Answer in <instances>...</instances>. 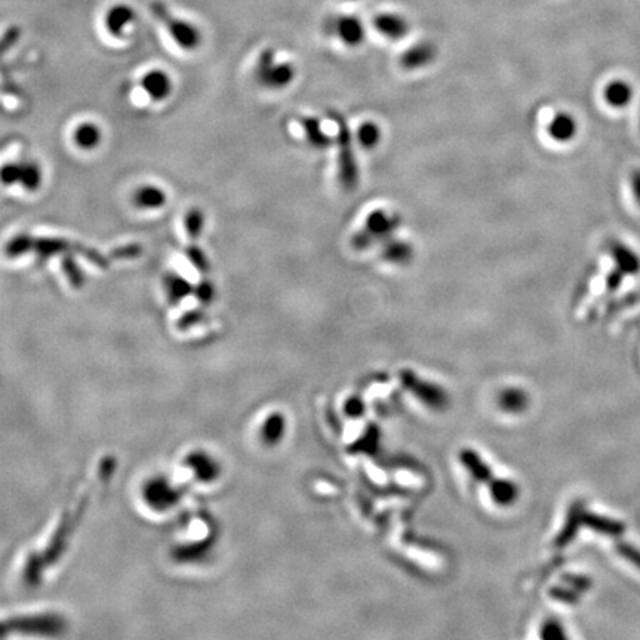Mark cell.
I'll return each mask as SVG.
<instances>
[{
  "instance_id": "obj_1",
  "label": "cell",
  "mask_w": 640,
  "mask_h": 640,
  "mask_svg": "<svg viewBox=\"0 0 640 640\" xmlns=\"http://www.w3.org/2000/svg\"><path fill=\"white\" fill-rule=\"evenodd\" d=\"M75 246L76 244H73V241L63 240V239H33L29 236H20L10 241V244L8 245L6 252L10 257H18V255H22V253H29V252L40 253L42 257H51L54 255V253H64L68 251H76L80 253V255H84L91 262L98 264L101 265V267H107L108 262L113 260V258H105L104 255H101L100 252L83 248L82 245L73 249Z\"/></svg>"
},
{
  "instance_id": "obj_2",
  "label": "cell",
  "mask_w": 640,
  "mask_h": 640,
  "mask_svg": "<svg viewBox=\"0 0 640 640\" xmlns=\"http://www.w3.org/2000/svg\"><path fill=\"white\" fill-rule=\"evenodd\" d=\"M257 76L265 88L282 89L294 80L295 70L289 63H276L271 52H267L260 58Z\"/></svg>"
},
{
  "instance_id": "obj_3",
  "label": "cell",
  "mask_w": 640,
  "mask_h": 640,
  "mask_svg": "<svg viewBox=\"0 0 640 640\" xmlns=\"http://www.w3.org/2000/svg\"><path fill=\"white\" fill-rule=\"evenodd\" d=\"M549 137L558 144H570L579 134L578 119L570 112H559L547 125Z\"/></svg>"
},
{
  "instance_id": "obj_4",
  "label": "cell",
  "mask_w": 640,
  "mask_h": 640,
  "mask_svg": "<svg viewBox=\"0 0 640 640\" xmlns=\"http://www.w3.org/2000/svg\"><path fill=\"white\" fill-rule=\"evenodd\" d=\"M603 101L613 110H624L634 100V87L625 79L609 80L602 91Z\"/></svg>"
},
{
  "instance_id": "obj_5",
  "label": "cell",
  "mask_w": 640,
  "mask_h": 640,
  "mask_svg": "<svg viewBox=\"0 0 640 640\" xmlns=\"http://www.w3.org/2000/svg\"><path fill=\"white\" fill-rule=\"evenodd\" d=\"M396 224L397 221L393 215L384 212V211L373 212L369 216V220L366 221V232H365L366 237H360V239H364L368 244L369 239H380L382 236L392 237L390 235H393Z\"/></svg>"
},
{
  "instance_id": "obj_6",
  "label": "cell",
  "mask_w": 640,
  "mask_h": 640,
  "mask_svg": "<svg viewBox=\"0 0 640 640\" xmlns=\"http://www.w3.org/2000/svg\"><path fill=\"white\" fill-rule=\"evenodd\" d=\"M141 84L144 91H146L150 95V98H153L154 101H162L168 98L169 92L172 89L171 79L161 70L151 71V73L144 76Z\"/></svg>"
},
{
  "instance_id": "obj_7",
  "label": "cell",
  "mask_w": 640,
  "mask_h": 640,
  "mask_svg": "<svg viewBox=\"0 0 640 640\" xmlns=\"http://www.w3.org/2000/svg\"><path fill=\"white\" fill-rule=\"evenodd\" d=\"M612 258L624 274H637L640 271V255L630 246L617 245L612 249Z\"/></svg>"
},
{
  "instance_id": "obj_8",
  "label": "cell",
  "mask_w": 640,
  "mask_h": 640,
  "mask_svg": "<svg viewBox=\"0 0 640 640\" xmlns=\"http://www.w3.org/2000/svg\"><path fill=\"white\" fill-rule=\"evenodd\" d=\"M134 202L142 209H158L166 203V195L159 187L144 186L137 190Z\"/></svg>"
},
{
  "instance_id": "obj_9",
  "label": "cell",
  "mask_w": 640,
  "mask_h": 640,
  "mask_svg": "<svg viewBox=\"0 0 640 640\" xmlns=\"http://www.w3.org/2000/svg\"><path fill=\"white\" fill-rule=\"evenodd\" d=\"M163 286L166 291V297L169 299V303L177 304L183 299L186 295L193 292L191 285L184 281L183 277H179L174 273H168L163 279Z\"/></svg>"
},
{
  "instance_id": "obj_10",
  "label": "cell",
  "mask_w": 640,
  "mask_h": 640,
  "mask_svg": "<svg viewBox=\"0 0 640 640\" xmlns=\"http://www.w3.org/2000/svg\"><path fill=\"white\" fill-rule=\"evenodd\" d=\"M336 33L347 45H357L364 39V27L356 18H341L336 22Z\"/></svg>"
},
{
  "instance_id": "obj_11",
  "label": "cell",
  "mask_w": 640,
  "mask_h": 640,
  "mask_svg": "<svg viewBox=\"0 0 640 640\" xmlns=\"http://www.w3.org/2000/svg\"><path fill=\"white\" fill-rule=\"evenodd\" d=\"M434 58V50L430 45H418L403 55V66L406 68H419L430 64Z\"/></svg>"
},
{
  "instance_id": "obj_12",
  "label": "cell",
  "mask_w": 640,
  "mask_h": 640,
  "mask_svg": "<svg viewBox=\"0 0 640 640\" xmlns=\"http://www.w3.org/2000/svg\"><path fill=\"white\" fill-rule=\"evenodd\" d=\"M75 141L83 150H92L101 141V131L94 124H83L75 132Z\"/></svg>"
},
{
  "instance_id": "obj_13",
  "label": "cell",
  "mask_w": 640,
  "mask_h": 640,
  "mask_svg": "<svg viewBox=\"0 0 640 640\" xmlns=\"http://www.w3.org/2000/svg\"><path fill=\"white\" fill-rule=\"evenodd\" d=\"M377 29L384 33L387 38L399 39L402 34L406 33V22L405 20L396 17V15H384L377 20Z\"/></svg>"
},
{
  "instance_id": "obj_14",
  "label": "cell",
  "mask_w": 640,
  "mask_h": 640,
  "mask_svg": "<svg viewBox=\"0 0 640 640\" xmlns=\"http://www.w3.org/2000/svg\"><path fill=\"white\" fill-rule=\"evenodd\" d=\"M24 188L29 191L38 190L42 184V171L36 163H24L21 172V183Z\"/></svg>"
},
{
  "instance_id": "obj_15",
  "label": "cell",
  "mask_w": 640,
  "mask_h": 640,
  "mask_svg": "<svg viewBox=\"0 0 640 640\" xmlns=\"http://www.w3.org/2000/svg\"><path fill=\"white\" fill-rule=\"evenodd\" d=\"M385 257L390 260V262L403 264L412 257V249H410V246L405 244V241L390 240V244L385 248Z\"/></svg>"
},
{
  "instance_id": "obj_16",
  "label": "cell",
  "mask_w": 640,
  "mask_h": 640,
  "mask_svg": "<svg viewBox=\"0 0 640 640\" xmlns=\"http://www.w3.org/2000/svg\"><path fill=\"white\" fill-rule=\"evenodd\" d=\"M381 140V129L372 122L365 124L359 129V141L364 147L372 149L375 147Z\"/></svg>"
},
{
  "instance_id": "obj_17",
  "label": "cell",
  "mask_w": 640,
  "mask_h": 640,
  "mask_svg": "<svg viewBox=\"0 0 640 640\" xmlns=\"http://www.w3.org/2000/svg\"><path fill=\"white\" fill-rule=\"evenodd\" d=\"M186 230L188 240H198L203 230V214L199 209L188 211L186 216Z\"/></svg>"
},
{
  "instance_id": "obj_18",
  "label": "cell",
  "mask_w": 640,
  "mask_h": 640,
  "mask_svg": "<svg viewBox=\"0 0 640 640\" xmlns=\"http://www.w3.org/2000/svg\"><path fill=\"white\" fill-rule=\"evenodd\" d=\"M188 241H190V245L187 248V255L191 264L195 265L199 271L207 273L209 270V262H208V258L204 257L203 251L198 246V240H188Z\"/></svg>"
},
{
  "instance_id": "obj_19",
  "label": "cell",
  "mask_w": 640,
  "mask_h": 640,
  "mask_svg": "<svg viewBox=\"0 0 640 640\" xmlns=\"http://www.w3.org/2000/svg\"><path fill=\"white\" fill-rule=\"evenodd\" d=\"M21 172H22V165H6L5 168L0 169V181H2V183L6 186L20 184Z\"/></svg>"
},
{
  "instance_id": "obj_20",
  "label": "cell",
  "mask_w": 640,
  "mask_h": 640,
  "mask_svg": "<svg viewBox=\"0 0 640 640\" xmlns=\"http://www.w3.org/2000/svg\"><path fill=\"white\" fill-rule=\"evenodd\" d=\"M63 269H64V273L67 274L68 277V281L70 283L73 285L75 288H79L82 285V274H80V270L77 269V265L75 264L73 260H70V257L66 258L64 264H63Z\"/></svg>"
},
{
  "instance_id": "obj_21",
  "label": "cell",
  "mask_w": 640,
  "mask_h": 640,
  "mask_svg": "<svg viewBox=\"0 0 640 640\" xmlns=\"http://www.w3.org/2000/svg\"><path fill=\"white\" fill-rule=\"evenodd\" d=\"M306 132H307V135L310 137V140L313 141V144H315V146L325 147L326 144H328V142H326V141H328V140H326V135L323 134V132L318 131V124L316 122H310V120H308V122L306 124Z\"/></svg>"
},
{
  "instance_id": "obj_22",
  "label": "cell",
  "mask_w": 640,
  "mask_h": 640,
  "mask_svg": "<svg viewBox=\"0 0 640 640\" xmlns=\"http://www.w3.org/2000/svg\"><path fill=\"white\" fill-rule=\"evenodd\" d=\"M196 294H198V298H199V301H200L202 304H208V303H211L212 298H214L215 289H214V286H212L211 282L203 281V282L199 285Z\"/></svg>"
},
{
  "instance_id": "obj_23",
  "label": "cell",
  "mask_w": 640,
  "mask_h": 640,
  "mask_svg": "<svg viewBox=\"0 0 640 640\" xmlns=\"http://www.w3.org/2000/svg\"><path fill=\"white\" fill-rule=\"evenodd\" d=\"M629 184H630L632 196H633L634 202L640 207V169H634V171L632 172L630 179H629Z\"/></svg>"
},
{
  "instance_id": "obj_24",
  "label": "cell",
  "mask_w": 640,
  "mask_h": 640,
  "mask_svg": "<svg viewBox=\"0 0 640 640\" xmlns=\"http://www.w3.org/2000/svg\"><path fill=\"white\" fill-rule=\"evenodd\" d=\"M639 128H640V112H639Z\"/></svg>"
}]
</instances>
